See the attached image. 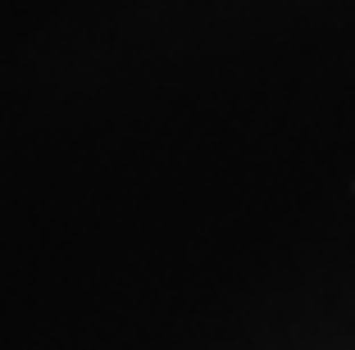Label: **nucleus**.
Returning <instances> with one entry per match:
<instances>
[]
</instances>
